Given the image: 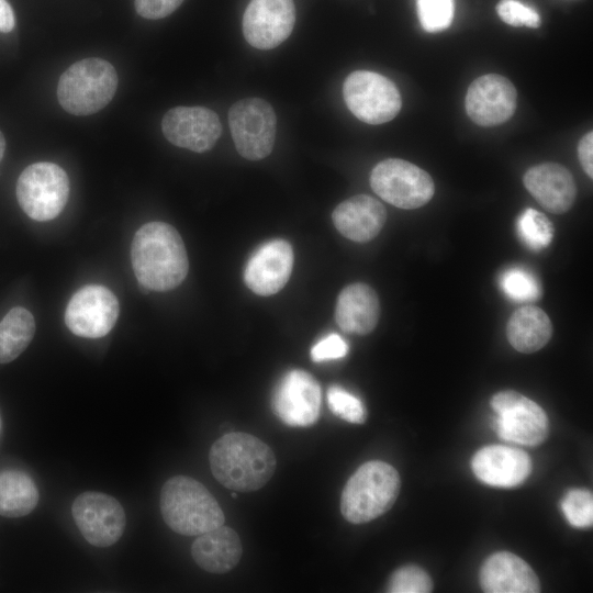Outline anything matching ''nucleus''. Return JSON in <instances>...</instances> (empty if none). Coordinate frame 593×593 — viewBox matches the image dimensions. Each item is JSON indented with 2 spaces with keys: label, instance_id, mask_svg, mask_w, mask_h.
<instances>
[{
  "label": "nucleus",
  "instance_id": "obj_1",
  "mask_svg": "<svg viewBox=\"0 0 593 593\" xmlns=\"http://www.w3.org/2000/svg\"><path fill=\"white\" fill-rule=\"evenodd\" d=\"M135 277L149 291H169L187 277L189 260L177 230L165 222H149L135 233L131 246Z\"/></svg>",
  "mask_w": 593,
  "mask_h": 593
},
{
  "label": "nucleus",
  "instance_id": "obj_2",
  "mask_svg": "<svg viewBox=\"0 0 593 593\" xmlns=\"http://www.w3.org/2000/svg\"><path fill=\"white\" fill-rule=\"evenodd\" d=\"M209 462L213 477L235 492L261 489L277 467L272 449L256 436L243 432L227 433L215 440Z\"/></svg>",
  "mask_w": 593,
  "mask_h": 593
},
{
  "label": "nucleus",
  "instance_id": "obj_3",
  "mask_svg": "<svg viewBox=\"0 0 593 593\" xmlns=\"http://www.w3.org/2000/svg\"><path fill=\"white\" fill-rule=\"evenodd\" d=\"M159 506L165 523L184 536H198L223 525L225 521L211 492L187 475H175L164 483Z\"/></svg>",
  "mask_w": 593,
  "mask_h": 593
},
{
  "label": "nucleus",
  "instance_id": "obj_4",
  "mask_svg": "<svg viewBox=\"0 0 593 593\" xmlns=\"http://www.w3.org/2000/svg\"><path fill=\"white\" fill-rule=\"evenodd\" d=\"M400 486V475L391 465L380 460L365 462L343 489L340 512L349 523H368L392 507Z\"/></svg>",
  "mask_w": 593,
  "mask_h": 593
},
{
  "label": "nucleus",
  "instance_id": "obj_5",
  "mask_svg": "<svg viewBox=\"0 0 593 593\" xmlns=\"http://www.w3.org/2000/svg\"><path fill=\"white\" fill-rule=\"evenodd\" d=\"M118 75L101 58H85L63 72L57 85L61 108L74 115H89L103 109L114 97Z\"/></svg>",
  "mask_w": 593,
  "mask_h": 593
},
{
  "label": "nucleus",
  "instance_id": "obj_6",
  "mask_svg": "<svg viewBox=\"0 0 593 593\" xmlns=\"http://www.w3.org/2000/svg\"><path fill=\"white\" fill-rule=\"evenodd\" d=\"M69 195L66 171L53 163H35L27 166L16 182V199L25 214L40 222L59 215Z\"/></svg>",
  "mask_w": 593,
  "mask_h": 593
},
{
  "label": "nucleus",
  "instance_id": "obj_7",
  "mask_svg": "<svg viewBox=\"0 0 593 593\" xmlns=\"http://www.w3.org/2000/svg\"><path fill=\"white\" fill-rule=\"evenodd\" d=\"M370 186L381 199L405 210L425 205L435 191L433 179L425 170L399 158L376 165L370 175Z\"/></svg>",
  "mask_w": 593,
  "mask_h": 593
},
{
  "label": "nucleus",
  "instance_id": "obj_8",
  "mask_svg": "<svg viewBox=\"0 0 593 593\" xmlns=\"http://www.w3.org/2000/svg\"><path fill=\"white\" fill-rule=\"evenodd\" d=\"M343 96L349 111L368 124H382L394 119L402 100L396 86L387 77L357 70L344 81Z\"/></svg>",
  "mask_w": 593,
  "mask_h": 593
},
{
  "label": "nucleus",
  "instance_id": "obj_9",
  "mask_svg": "<svg viewBox=\"0 0 593 593\" xmlns=\"http://www.w3.org/2000/svg\"><path fill=\"white\" fill-rule=\"evenodd\" d=\"M228 124L235 147L244 158L259 160L271 153L277 116L266 100L247 98L237 101L228 111Z\"/></svg>",
  "mask_w": 593,
  "mask_h": 593
},
{
  "label": "nucleus",
  "instance_id": "obj_10",
  "mask_svg": "<svg viewBox=\"0 0 593 593\" xmlns=\"http://www.w3.org/2000/svg\"><path fill=\"white\" fill-rule=\"evenodd\" d=\"M496 413L497 435L523 446H537L548 435V418L545 411L533 400L513 391L497 392L491 399Z\"/></svg>",
  "mask_w": 593,
  "mask_h": 593
},
{
  "label": "nucleus",
  "instance_id": "obj_11",
  "mask_svg": "<svg viewBox=\"0 0 593 593\" xmlns=\"http://www.w3.org/2000/svg\"><path fill=\"white\" fill-rule=\"evenodd\" d=\"M71 513L83 538L96 547L114 545L126 526L121 503L102 492L87 491L79 494L72 503Z\"/></svg>",
  "mask_w": 593,
  "mask_h": 593
},
{
  "label": "nucleus",
  "instance_id": "obj_12",
  "mask_svg": "<svg viewBox=\"0 0 593 593\" xmlns=\"http://www.w3.org/2000/svg\"><path fill=\"white\" fill-rule=\"evenodd\" d=\"M119 312L118 299L111 290L99 284H88L69 300L65 323L77 336L100 338L113 328Z\"/></svg>",
  "mask_w": 593,
  "mask_h": 593
},
{
  "label": "nucleus",
  "instance_id": "obj_13",
  "mask_svg": "<svg viewBox=\"0 0 593 593\" xmlns=\"http://www.w3.org/2000/svg\"><path fill=\"white\" fill-rule=\"evenodd\" d=\"M322 393L316 379L301 369L287 372L277 383L271 407L275 414L292 427H307L317 421Z\"/></svg>",
  "mask_w": 593,
  "mask_h": 593
},
{
  "label": "nucleus",
  "instance_id": "obj_14",
  "mask_svg": "<svg viewBox=\"0 0 593 593\" xmlns=\"http://www.w3.org/2000/svg\"><path fill=\"white\" fill-rule=\"evenodd\" d=\"M295 22L293 0H250L243 15V34L258 49L279 46Z\"/></svg>",
  "mask_w": 593,
  "mask_h": 593
},
{
  "label": "nucleus",
  "instance_id": "obj_15",
  "mask_svg": "<svg viewBox=\"0 0 593 593\" xmlns=\"http://www.w3.org/2000/svg\"><path fill=\"white\" fill-rule=\"evenodd\" d=\"M165 137L174 145L195 153L211 149L222 133L217 114L204 107H176L161 121Z\"/></svg>",
  "mask_w": 593,
  "mask_h": 593
},
{
  "label": "nucleus",
  "instance_id": "obj_16",
  "mask_svg": "<svg viewBox=\"0 0 593 593\" xmlns=\"http://www.w3.org/2000/svg\"><path fill=\"white\" fill-rule=\"evenodd\" d=\"M465 104L475 124L493 126L512 118L517 105V92L507 78L488 74L472 81Z\"/></svg>",
  "mask_w": 593,
  "mask_h": 593
},
{
  "label": "nucleus",
  "instance_id": "obj_17",
  "mask_svg": "<svg viewBox=\"0 0 593 593\" xmlns=\"http://www.w3.org/2000/svg\"><path fill=\"white\" fill-rule=\"evenodd\" d=\"M293 267V249L284 239L260 245L244 269L246 286L258 295L279 292L288 282Z\"/></svg>",
  "mask_w": 593,
  "mask_h": 593
},
{
  "label": "nucleus",
  "instance_id": "obj_18",
  "mask_svg": "<svg viewBox=\"0 0 593 593\" xmlns=\"http://www.w3.org/2000/svg\"><path fill=\"white\" fill-rule=\"evenodd\" d=\"M471 467L481 482L493 486L512 488L528 478L532 460L522 449L491 445L474 454Z\"/></svg>",
  "mask_w": 593,
  "mask_h": 593
},
{
  "label": "nucleus",
  "instance_id": "obj_19",
  "mask_svg": "<svg viewBox=\"0 0 593 593\" xmlns=\"http://www.w3.org/2000/svg\"><path fill=\"white\" fill-rule=\"evenodd\" d=\"M523 182L535 200L551 213H566L574 203L577 184L571 172L559 164L544 163L529 168Z\"/></svg>",
  "mask_w": 593,
  "mask_h": 593
},
{
  "label": "nucleus",
  "instance_id": "obj_20",
  "mask_svg": "<svg viewBox=\"0 0 593 593\" xmlns=\"http://www.w3.org/2000/svg\"><path fill=\"white\" fill-rule=\"evenodd\" d=\"M480 584L488 593H537L539 580L518 556L500 551L491 555L482 564Z\"/></svg>",
  "mask_w": 593,
  "mask_h": 593
},
{
  "label": "nucleus",
  "instance_id": "obj_21",
  "mask_svg": "<svg viewBox=\"0 0 593 593\" xmlns=\"http://www.w3.org/2000/svg\"><path fill=\"white\" fill-rule=\"evenodd\" d=\"M332 219L343 236L365 243L380 233L387 220V212L377 199L358 194L339 203L333 211Z\"/></svg>",
  "mask_w": 593,
  "mask_h": 593
},
{
  "label": "nucleus",
  "instance_id": "obj_22",
  "mask_svg": "<svg viewBox=\"0 0 593 593\" xmlns=\"http://www.w3.org/2000/svg\"><path fill=\"white\" fill-rule=\"evenodd\" d=\"M379 316V298L370 286L356 282L345 287L339 293L335 320L344 332L367 335L377 326Z\"/></svg>",
  "mask_w": 593,
  "mask_h": 593
},
{
  "label": "nucleus",
  "instance_id": "obj_23",
  "mask_svg": "<svg viewBox=\"0 0 593 593\" xmlns=\"http://www.w3.org/2000/svg\"><path fill=\"white\" fill-rule=\"evenodd\" d=\"M243 555L238 534L221 525L198 535L191 546L194 562L210 573H226L233 570Z\"/></svg>",
  "mask_w": 593,
  "mask_h": 593
},
{
  "label": "nucleus",
  "instance_id": "obj_24",
  "mask_svg": "<svg viewBox=\"0 0 593 593\" xmlns=\"http://www.w3.org/2000/svg\"><path fill=\"white\" fill-rule=\"evenodd\" d=\"M506 336L517 351L532 354L545 347L550 340L552 325L540 307L524 305L511 315L506 325Z\"/></svg>",
  "mask_w": 593,
  "mask_h": 593
},
{
  "label": "nucleus",
  "instance_id": "obj_25",
  "mask_svg": "<svg viewBox=\"0 0 593 593\" xmlns=\"http://www.w3.org/2000/svg\"><path fill=\"white\" fill-rule=\"evenodd\" d=\"M38 502L33 479L20 470L0 472V515L21 517L31 513Z\"/></svg>",
  "mask_w": 593,
  "mask_h": 593
},
{
  "label": "nucleus",
  "instance_id": "obj_26",
  "mask_svg": "<svg viewBox=\"0 0 593 593\" xmlns=\"http://www.w3.org/2000/svg\"><path fill=\"white\" fill-rule=\"evenodd\" d=\"M35 334V321L30 311L15 306L0 322V363L19 357Z\"/></svg>",
  "mask_w": 593,
  "mask_h": 593
},
{
  "label": "nucleus",
  "instance_id": "obj_27",
  "mask_svg": "<svg viewBox=\"0 0 593 593\" xmlns=\"http://www.w3.org/2000/svg\"><path fill=\"white\" fill-rule=\"evenodd\" d=\"M517 232L526 246L533 250L548 247L553 238V226L546 215L532 208L517 220Z\"/></svg>",
  "mask_w": 593,
  "mask_h": 593
},
{
  "label": "nucleus",
  "instance_id": "obj_28",
  "mask_svg": "<svg viewBox=\"0 0 593 593\" xmlns=\"http://www.w3.org/2000/svg\"><path fill=\"white\" fill-rule=\"evenodd\" d=\"M503 292L517 302L536 301L541 296V287L533 272L521 267L506 269L500 277Z\"/></svg>",
  "mask_w": 593,
  "mask_h": 593
},
{
  "label": "nucleus",
  "instance_id": "obj_29",
  "mask_svg": "<svg viewBox=\"0 0 593 593\" xmlns=\"http://www.w3.org/2000/svg\"><path fill=\"white\" fill-rule=\"evenodd\" d=\"M561 510L573 527L586 528L593 524V495L588 490H570L561 501Z\"/></svg>",
  "mask_w": 593,
  "mask_h": 593
},
{
  "label": "nucleus",
  "instance_id": "obj_30",
  "mask_svg": "<svg viewBox=\"0 0 593 593\" xmlns=\"http://www.w3.org/2000/svg\"><path fill=\"white\" fill-rule=\"evenodd\" d=\"M455 12L454 0H417V14L426 32H440L447 29Z\"/></svg>",
  "mask_w": 593,
  "mask_h": 593
},
{
  "label": "nucleus",
  "instance_id": "obj_31",
  "mask_svg": "<svg viewBox=\"0 0 593 593\" xmlns=\"http://www.w3.org/2000/svg\"><path fill=\"white\" fill-rule=\"evenodd\" d=\"M432 590L430 577L417 566H405L395 570L387 585V591L391 593H428Z\"/></svg>",
  "mask_w": 593,
  "mask_h": 593
},
{
  "label": "nucleus",
  "instance_id": "obj_32",
  "mask_svg": "<svg viewBox=\"0 0 593 593\" xmlns=\"http://www.w3.org/2000/svg\"><path fill=\"white\" fill-rule=\"evenodd\" d=\"M327 404L333 414L349 423L361 424L366 421L367 411L357 396L339 385L327 390Z\"/></svg>",
  "mask_w": 593,
  "mask_h": 593
},
{
  "label": "nucleus",
  "instance_id": "obj_33",
  "mask_svg": "<svg viewBox=\"0 0 593 593\" xmlns=\"http://www.w3.org/2000/svg\"><path fill=\"white\" fill-rule=\"evenodd\" d=\"M499 16L512 26L538 27L540 18L536 10L517 0H501L496 5Z\"/></svg>",
  "mask_w": 593,
  "mask_h": 593
},
{
  "label": "nucleus",
  "instance_id": "obj_34",
  "mask_svg": "<svg viewBox=\"0 0 593 593\" xmlns=\"http://www.w3.org/2000/svg\"><path fill=\"white\" fill-rule=\"evenodd\" d=\"M348 353V345L338 334H328L320 339L311 349V358L315 362L343 358Z\"/></svg>",
  "mask_w": 593,
  "mask_h": 593
},
{
  "label": "nucleus",
  "instance_id": "obj_35",
  "mask_svg": "<svg viewBox=\"0 0 593 593\" xmlns=\"http://www.w3.org/2000/svg\"><path fill=\"white\" fill-rule=\"evenodd\" d=\"M183 0H135L136 12L149 20L163 19L180 7Z\"/></svg>",
  "mask_w": 593,
  "mask_h": 593
},
{
  "label": "nucleus",
  "instance_id": "obj_36",
  "mask_svg": "<svg viewBox=\"0 0 593 593\" xmlns=\"http://www.w3.org/2000/svg\"><path fill=\"white\" fill-rule=\"evenodd\" d=\"M578 156L585 174L593 178V133H586L578 145Z\"/></svg>",
  "mask_w": 593,
  "mask_h": 593
},
{
  "label": "nucleus",
  "instance_id": "obj_37",
  "mask_svg": "<svg viewBox=\"0 0 593 593\" xmlns=\"http://www.w3.org/2000/svg\"><path fill=\"white\" fill-rule=\"evenodd\" d=\"M14 12L7 0H0V32L9 33L14 29Z\"/></svg>",
  "mask_w": 593,
  "mask_h": 593
},
{
  "label": "nucleus",
  "instance_id": "obj_38",
  "mask_svg": "<svg viewBox=\"0 0 593 593\" xmlns=\"http://www.w3.org/2000/svg\"><path fill=\"white\" fill-rule=\"evenodd\" d=\"M4 150H5V139H4L3 134L0 131V161L3 158Z\"/></svg>",
  "mask_w": 593,
  "mask_h": 593
},
{
  "label": "nucleus",
  "instance_id": "obj_39",
  "mask_svg": "<svg viewBox=\"0 0 593 593\" xmlns=\"http://www.w3.org/2000/svg\"><path fill=\"white\" fill-rule=\"evenodd\" d=\"M236 496H237V494H236V493H232V497H236Z\"/></svg>",
  "mask_w": 593,
  "mask_h": 593
}]
</instances>
